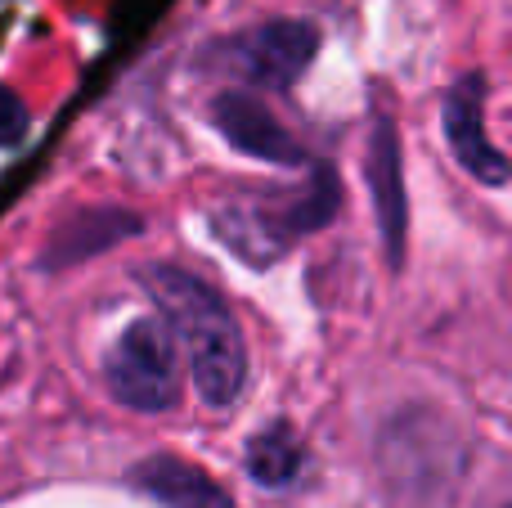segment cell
<instances>
[{
    "label": "cell",
    "mask_w": 512,
    "mask_h": 508,
    "mask_svg": "<svg viewBox=\"0 0 512 508\" xmlns=\"http://www.w3.org/2000/svg\"><path fill=\"white\" fill-rule=\"evenodd\" d=\"M135 486L149 491L158 504L167 508H234V500L203 473V468L185 464L171 455H153L135 468Z\"/></svg>",
    "instance_id": "52a82bcc"
},
{
    "label": "cell",
    "mask_w": 512,
    "mask_h": 508,
    "mask_svg": "<svg viewBox=\"0 0 512 508\" xmlns=\"http://www.w3.org/2000/svg\"><path fill=\"white\" fill-rule=\"evenodd\" d=\"M481 99H486V81H481L477 72L463 77L459 86L445 95V113H441L445 140H450L454 158H459L481 185H504L512 176V167H508L504 153L490 144L486 122H481Z\"/></svg>",
    "instance_id": "277c9868"
},
{
    "label": "cell",
    "mask_w": 512,
    "mask_h": 508,
    "mask_svg": "<svg viewBox=\"0 0 512 508\" xmlns=\"http://www.w3.org/2000/svg\"><path fill=\"white\" fill-rule=\"evenodd\" d=\"M104 378L108 392L122 405L144 414H158L167 405H176V333H171L167 320L158 315H144V320H131L117 342L108 347L104 360Z\"/></svg>",
    "instance_id": "7a4b0ae2"
},
{
    "label": "cell",
    "mask_w": 512,
    "mask_h": 508,
    "mask_svg": "<svg viewBox=\"0 0 512 508\" xmlns=\"http://www.w3.org/2000/svg\"><path fill=\"white\" fill-rule=\"evenodd\" d=\"M212 122L239 153H252V158H261V162H279V167L306 162L301 144L292 140L252 95H243V90H225V95L212 99Z\"/></svg>",
    "instance_id": "5b68a950"
},
{
    "label": "cell",
    "mask_w": 512,
    "mask_h": 508,
    "mask_svg": "<svg viewBox=\"0 0 512 508\" xmlns=\"http://www.w3.org/2000/svg\"><path fill=\"white\" fill-rule=\"evenodd\" d=\"M301 468H306V450H301L297 432L283 428V423L279 428H261L248 441V473L265 491H288L301 477Z\"/></svg>",
    "instance_id": "ba28073f"
},
{
    "label": "cell",
    "mask_w": 512,
    "mask_h": 508,
    "mask_svg": "<svg viewBox=\"0 0 512 508\" xmlns=\"http://www.w3.org/2000/svg\"><path fill=\"white\" fill-rule=\"evenodd\" d=\"M369 185H373V203H378V221H382V239H387L391 261H400L405 252V189H400V144H396V126L387 117L373 122V144H369Z\"/></svg>",
    "instance_id": "8992f818"
},
{
    "label": "cell",
    "mask_w": 512,
    "mask_h": 508,
    "mask_svg": "<svg viewBox=\"0 0 512 508\" xmlns=\"http://www.w3.org/2000/svg\"><path fill=\"white\" fill-rule=\"evenodd\" d=\"M27 140V108L9 86H0V149H14Z\"/></svg>",
    "instance_id": "9c48e42d"
},
{
    "label": "cell",
    "mask_w": 512,
    "mask_h": 508,
    "mask_svg": "<svg viewBox=\"0 0 512 508\" xmlns=\"http://www.w3.org/2000/svg\"><path fill=\"white\" fill-rule=\"evenodd\" d=\"M140 284L158 302L171 333L185 342L198 396L207 405H230L248 383V347L221 293L180 266H144Z\"/></svg>",
    "instance_id": "6da1fadb"
},
{
    "label": "cell",
    "mask_w": 512,
    "mask_h": 508,
    "mask_svg": "<svg viewBox=\"0 0 512 508\" xmlns=\"http://www.w3.org/2000/svg\"><path fill=\"white\" fill-rule=\"evenodd\" d=\"M319 50V32L301 18H279V23H265L256 32L243 36L239 45V63L243 72L265 90H288L301 72L310 68Z\"/></svg>",
    "instance_id": "3957f363"
}]
</instances>
